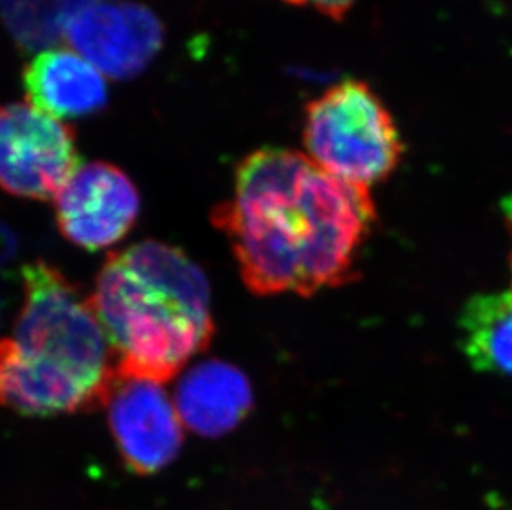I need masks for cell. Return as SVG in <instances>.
I'll list each match as a JSON object with an SVG mask.
<instances>
[{"mask_svg":"<svg viewBox=\"0 0 512 510\" xmlns=\"http://www.w3.org/2000/svg\"><path fill=\"white\" fill-rule=\"evenodd\" d=\"M459 330L474 370L512 376V290L474 295L464 305Z\"/></svg>","mask_w":512,"mask_h":510,"instance_id":"11","label":"cell"},{"mask_svg":"<svg viewBox=\"0 0 512 510\" xmlns=\"http://www.w3.org/2000/svg\"><path fill=\"white\" fill-rule=\"evenodd\" d=\"M30 105L57 120L92 115L107 105L103 73L72 49H45L27 65Z\"/></svg>","mask_w":512,"mask_h":510,"instance_id":"9","label":"cell"},{"mask_svg":"<svg viewBox=\"0 0 512 510\" xmlns=\"http://www.w3.org/2000/svg\"><path fill=\"white\" fill-rule=\"evenodd\" d=\"M509 219L512 221V212H509ZM511 272H512V255H511Z\"/></svg>","mask_w":512,"mask_h":510,"instance_id":"14","label":"cell"},{"mask_svg":"<svg viewBox=\"0 0 512 510\" xmlns=\"http://www.w3.org/2000/svg\"><path fill=\"white\" fill-rule=\"evenodd\" d=\"M211 219L252 294L310 297L357 277L377 212L370 188L330 176L305 154L264 148L237 166L234 196Z\"/></svg>","mask_w":512,"mask_h":510,"instance_id":"1","label":"cell"},{"mask_svg":"<svg viewBox=\"0 0 512 510\" xmlns=\"http://www.w3.org/2000/svg\"><path fill=\"white\" fill-rule=\"evenodd\" d=\"M22 275L14 335L0 340V406L27 416L107 406L120 378L92 300L45 260Z\"/></svg>","mask_w":512,"mask_h":510,"instance_id":"2","label":"cell"},{"mask_svg":"<svg viewBox=\"0 0 512 510\" xmlns=\"http://www.w3.org/2000/svg\"><path fill=\"white\" fill-rule=\"evenodd\" d=\"M97 0H0V20L25 49H50L68 19Z\"/></svg>","mask_w":512,"mask_h":510,"instance_id":"12","label":"cell"},{"mask_svg":"<svg viewBox=\"0 0 512 510\" xmlns=\"http://www.w3.org/2000/svg\"><path fill=\"white\" fill-rule=\"evenodd\" d=\"M90 300L120 380L163 385L214 337L206 275L183 251L161 242L108 255Z\"/></svg>","mask_w":512,"mask_h":510,"instance_id":"3","label":"cell"},{"mask_svg":"<svg viewBox=\"0 0 512 510\" xmlns=\"http://www.w3.org/2000/svg\"><path fill=\"white\" fill-rule=\"evenodd\" d=\"M58 229L68 242L87 251L113 246L135 226L140 194L120 168L82 164L55 196Z\"/></svg>","mask_w":512,"mask_h":510,"instance_id":"6","label":"cell"},{"mask_svg":"<svg viewBox=\"0 0 512 510\" xmlns=\"http://www.w3.org/2000/svg\"><path fill=\"white\" fill-rule=\"evenodd\" d=\"M75 135L30 103L0 105V188L17 198L47 201L78 168Z\"/></svg>","mask_w":512,"mask_h":510,"instance_id":"5","label":"cell"},{"mask_svg":"<svg viewBox=\"0 0 512 510\" xmlns=\"http://www.w3.org/2000/svg\"><path fill=\"white\" fill-rule=\"evenodd\" d=\"M174 406L183 426L206 438H218L251 411V383L236 366L206 361L179 381Z\"/></svg>","mask_w":512,"mask_h":510,"instance_id":"10","label":"cell"},{"mask_svg":"<svg viewBox=\"0 0 512 510\" xmlns=\"http://www.w3.org/2000/svg\"><path fill=\"white\" fill-rule=\"evenodd\" d=\"M107 408L116 448L130 471L150 476L176 459L183 446V421L161 385L120 380Z\"/></svg>","mask_w":512,"mask_h":510,"instance_id":"8","label":"cell"},{"mask_svg":"<svg viewBox=\"0 0 512 510\" xmlns=\"http://www.w3.org/2000/svg\"><path fill=\"white\" fill-rule=\"evenodd\" d=\"M63 37L103 75L123 80L143 72L156 57L163 27L145 5L97 0L68 19Z\"/></svg>","mask_w":512,"mask_h":510,"instance_id":"7","label":"cell"},{"mask_svg":"<svg viewBox=\"0 0 512 510\" xmlns=\"http://www.w3.org/2000/svg\"><path fill=\"white\" fill-rule=\"evenodd\" d=\"M304 143L317 168L365 188L387 179L403 156L387 106L357 80L339 83L307 105Z\"/></svg>","mask_w":512,"mask_h":510,"instance_id":"4","label":"cell"},{"mask_svg":"<svg viewBox=\"0 0 512 510\" xmlns=\"http://www.w3.org/2000/svg\"><path fill=\"white\" fill-rule=\"evenodd\" d=\"M287 4L299 5V7H310L319 10L332 19L340 20L345 17L348 10L352 9L357 0H285Z\"/></svg>","mask_w":512,"mask_h":510,"instance_id":"13","label":"cell"}]
</instances>
